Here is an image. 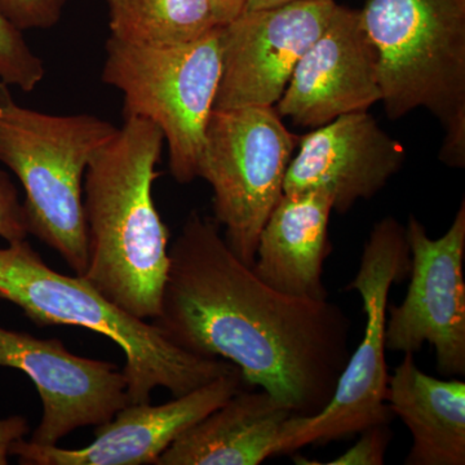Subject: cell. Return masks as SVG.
Returning <instances> with one entry per match:
<instances>
[{"label":"cell","mask_w":465,"mask_h":465,"mask_svg":"<svg viewBox=\"0 0 465 465\" xmlns=\"http://www.w3.org/2000/svg\"><path fill=\"white\" fill-rule=\"evenodd\" d=\"M161 312L177 347L228 361L296 416L329 405L351 357V322L336 302L272 289L242 262L215 220L189 213L171 244Z\"/></svg>","instance_id":"cell-1"},{"label":"cell","mask_w":465,"mask_h":465,"mask_svg":"<svg viewBox=\"0 0 465 465\" xmlns=\"http://www.w3.org/2000/svg\"><path fill=\"white\" fill-rule=\"evenodd\" d=\"M163 145V134L153 122L124 118L94 153L84 179V277L142 320L158 317L170 268V232L153 200Z\"/></svg>","instance_id":"cell-2"},{"label":"cell","mask_w":465,"mask_h":465,"mask_svg":"<svg viewBox=\"0 0 465 465\" xmlns=\"http://www.w3.org/2000/svg\"><path fill=\"white\" fill-rule=\"evenodd\" d=\"M0 300L12 302L38 327L76 326L99 332L124 351L131 405L148 403L164 388L180 397L237 369L177 347L157 324L106 299L84 275L58 273L26 240L0 249Z\"/></svg>","instance_id":"cell-3"},{"label":"cell","mask_w":465,"mask_h":465,"mask_svg":"<svg viewBox=\"0 0 465 465\" xmlns=\"http://www.w3.org/2000/svg\"><path fill=\"white\" fill-rule=\"evenodd\" d=\"M385 114L428 110L443 128L440 161L465 167V0H366Z\"/></svg>","instance_id":"cell-4"},{"label":"cell","mask_w":465,"mask_h":465,"mask_svg":"<svg viewBox=\"0 0 465 465\" xmlns=\"http://www.w3.org/2000/svg\"><path fill=\"white\" fill-rule=\"evenodd\" d=\"M118 127L92 114L54 115L18 105L0 82V163L23 185L27 231L84 275L88 265L84 179Z\"/></svg>","instance_id":"cell-5"},{"label":"cell","mask_w":465,"mask_h":465,"mask_svg":"<svg viewBox=\"0 0 465 465\" xmlns=\"http://www.w3.org/2000/svg\"><path fill=\"white\" fill-rule=\"evenodd\" d=\"M222 26L197 41L167 47L110 36L106 42L101 79L124 94V118L148 119L162 131L168 167L179 183L197 179L222 78Z\"/></svg>","instance_id":"cell-6"},{"label":"cell","mask_w":465,"mask_h":465,"mask_svg":"<svg viewBox=\"0 0 465 465\" xmlns=\"http://www.w3.org/2000/svg\"><path fill=\"white\" fill-rule=\"evenodd\" d=\"M410 269L411 255L405 226L394 217H384L370 232L360 269L345 287L357 291L362 298L366 314L362 341L351 353L329 405L313 416L287 419L277 455L313 443L324 445L393 420L388 405L385 324L391 286L407 280Z\"/></svg>","instance_id":"cell-7"},{"label":"cell","mask_w":465,"mask_h":465,"mask_svg":"<svg viewBox=\"0 0 465 465\" xmlns=\"http://www.w3.org/2000/svg\"><path fill=\"white\" fill-rule=\"evenodd\" d=\"M299 139L274 106L213 109L208 119L197 177L213 188V220L246 265L255 262L260 232L284 194Z\"/></svg>","instance_id":"cell-8"},{"label":"cell","mask_w":465,"mask_h":465,"mask_svg":"<svg viewBox=\"0 0 465 465\" xmlns=\"http://www.w3.org/2000/svg\"><path fill=\"white\" fill-rule=\"evenodd\" d=\"M411 255L410 284L400 305L388 304L385 348L416 353L425 342L436 351L437 370L465 375V201L448 232L437 240L414 215L405 226Z\"/></svg>","instance_id":"cell-9"},{"label":"cell","mask_w":465,"mask_h":465,"mask_svg":"<svg viewBox=\"0 0 465 465\" xmlns=\"http://www.w3.org/2000/svg\"><path fill=\"white\" fill-rule=\"evenodd\" d=\"M336 5L335 0H300L242 12L223 25L222 78L213 109L275 106Z\"/></svg>","instance_id":"cell-10"},{"label":"cell","mask_w":465,"mask_h":465,"mask_svg":"<svg viewBox=\"0 0 465 465\" xmlns=\"http://www.w3.org/2000/svg\"><path fill=\"white\" fill-rule=\"evenodd\" d=\"M0 367L23 371L41 396V423L29 440L36 445H57L76 430L112 420L130 405L118 366L76 356L58 339L0 327Z\"/></svg>","instance_id":"cell-11"},{"label":"cell","mask_w":465,"mask_h":465,"mask_svg":"<svg viewBox=\"0 0 465 465\" xmlns=\"http://www.w3.org/2000/svg\"><path fill=\"white\" fill-rule=\"evenodd\" d=\"M381 101L378 54L360 11L336 5L331 20L300 58L282 97L281 118L296 127H321Z\"/></svg>","instance_id":"cell-12"},{"label":"cell","mask_w":465,"mask_h":465,"mask_svg":"<svg viewBox=\"0 0 465 465\" xmlns=\"http://www.w3.org/2000/svg\"><path fill=\"white\" fill-rule=\"evenodd\" d=\"M242 385L237 367L163 405L130 403L112 420L94 427V440L85 448L42 446L23 439L12 445L9 455L24 465H155L174 440L224 405Z\"/></svg>","instance_id":"cell-13"},{"label":"cell","mask_w":465,"mask_h":465,"mask_svg":"<svg viewBox=\"0 0 465 465\" xmlns=\"http://www.w3.org/2000/svg\"><path fill=\"white\" fill-rule=\"evenodd\" d=\"M284 176V194L322 192L347 213L371 200L400 173L405 150L366 112L348 113L300 137Z\"/></svg>","instance_id":"cell-14"},{"label":"cell","mask_w":465,"mask_h":465,"mask_svg":"<svg viewBox=\"0 0 465 465\" xmlns=\"http://www.w3.org/2000/svg\"><path fill=\"white\" fill-rule=\"evenodd\" d=\"M332 200L322 192L283 194L260 232L251 266L262 282L293 298L326 300L323 264Z\"/></svg>","instance_id":"cell-15"},{"label":"cell","mask_w":465,"mask_h":465,"mask_svg":"<svg viewBox=\"0 0 465 465\" xmlns=\"http://www.w3.org/2000/svg\"><path fill=\"white\" fill-rule=\"evenodd\" d=\"M292 412L268 391H238L192 425L155 465H259L277 455Z\"/></svg>","instance_id":"cell-16"},{"label":"cell","mask_w":465,"mask_h":465,"mask_svg":"<svg viewBox=\"0 0 465 465\" xmlns=\"http://www.w3.org/2000/svg\"><path fill=\"white\" fill-rule=\"evenodd\" d=\"M388 405L409 428L406 465L465 464V382L439 379L405 353L388 382Z\"/></svg>","instance_id":"cell-17"},{"label":"cell","mask_w":465,"mask_h":465,"mask_svg":"<svg viewBox=\"0 0 465 465\" xmlns=\"http://www.w3.org/2000/svg\"><path fill=\"white\" fill-rule=\"evenodd\" d=\"M110 38L148 47L186 45L220 25L208 0H108Z\"/></svg>","instance_id":"cell-18"},{"label":"cell","mask_w":465,"mask_h":465,"mask_svg":"<svg viewBox=\"0 0 465 465\" xmlns=\"http://www.w3.org/2000/svg\"><path fill=\"white\" fill-rule=\"evenodd\" d=\"M45 76V63L29 47L23 30L0 12V82L32 92Z\"/></svg>","instance_id":"cell-19"},{"label":"cell","mask_w":465,"mask_h":465,"mask_svg":"<svg viewBox=\"0 0 465 465\" xmlns=\"http://www.w3.org/2000/svg\"><path fill=\"white\" fill-rule=\"evenodd\" d=\"M69 0H0V12L18 29L56 26Z\"/></svg>","instance_id":"cell-20"},{"label":"cell","mask_w":465,"mask_h":465,"mask_svg":"<svg viewBox=\"0 0 465 465\" xmlns=\"http://www.w3.org/2000/svg\"><path fill=\"white\" fill-rule=\"evenodd\" d=\"M360 434V440L341 457L327 465H381L391 440L390 424L374 425Z\"/></svg>","instance_id":"cell-21"},{"label":"cell","mask_w":465,"mask_h":465,"mask_svg":"<svg viewBox=\"0 0 465 465\" xmlns=\"http://www.w3.org/2000/svg\"><path fill=\"white\" fill-rule=\"evenodd\" d=\"M27 235L25 211L16 185L5 171L0 170V238L12 243L26 240Z\"/></svg>","instance_id":"cell-22"},{"label":"cell","mask_w":465,"mask_h":465,"mask_svg":"<svg viewBox=\"0 0 465 465\" xmlns=\"http://www.w3.org/2000/svg\"><path fill=\"white\" fill-rule=\"evenodd\" d=\"M30 432L29 421L20 415L0 419V465L8 464L9 451L18 440L25 439Z\"/></svg>","instance_id":"cell-23"},{"label":"cell","mask_w":465,"mask_h":465,"mask_svg":"<svg viewBox=\"0 0 465 465\" xmlns=\"http://www.w3.org/2000/svg\"><path fill=\"white\" fill-rule=\"evenodd\" d=\"M220 25L231 23L243 12L246 0H208Z\"/></svg>","instance_id":"cell-24"},{"label":"cell","mask_w":465,"mask_h":465,"mask_svg":"<svg viewBox=\"0 0 465 465\" xmlns=\"http://www.w3.org/2000/svg\"><path fill=\"white\" fill-rule=\"evenodd\" d=\"M293 2H300V0H246L243 12L281 7V5H290Z\"/></svg>","instance_id":"cell-25"}]
</instances>
